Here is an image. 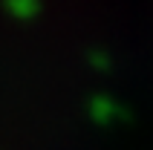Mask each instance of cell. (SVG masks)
Listing matches in <instances>:
<instances>
[{"label":"cell","instance_id":"cell-1","mask_svg":"<svg viewBox=\"0 0 153 150\" xmlns=\"http://www.w3.org/2000/svg\"><path fill=\"white\" fill-rule=\"evenodd\" d=\"M87 116L93 118L98 127H113V124H119V121L127 118V110L121 107L116 98H110V95H93L90 107H87Z\"/></svg>","mask_w":153,"mask_h":150},{"label":"cell","instance_id":"cell-2","mask_svg":"<svg viewBox=\"0 0 153 150\" xmlns=\"http://www.w3.org/2000/svg\"><path fill=\"white\" fill-rule=\"evenodd\" d=\"M90 64H93V67H98V69H107V67H110L104 55H98V58H95V55H93V61H90Z\"/></svg>","mask_w":153,"mask_h":150}]
</instances>
